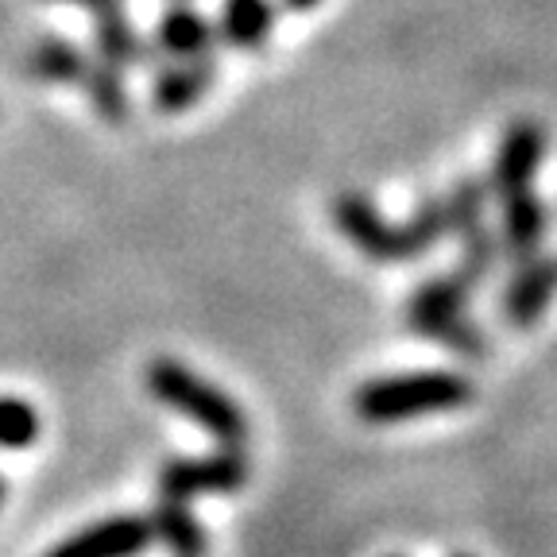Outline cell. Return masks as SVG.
Masks as SVG:
<instances>
[{"mask_svg":"<svg viewBox=\"0 0 557 557\" xmlns=\"http://www.w3.org/2000/svg\"><path fill=\"white\" fill-rule=\"evenodd\" d=\"M453 557H472V554H453Z\"/></svg>","mask_w":557,"mask_h":557,"instance_id":"23","label":"cell"},{"mask_svg":"<svg viewBox=\"0 0 557 557\" xmlns=\"http://www.w3.org/2000/svg\"><path fill=\"white\" fill-rule=\"evenodd\" d=\"M82 86H86V94H89V104H94L109 124H124L132 116V97H128V86H124V70L97 59V62H89Z\"/></svg>","mask_w":557,"mask_h":557,"instance_id":"16","label":"cell"},{"mask_svg":"<svg viewBox=\"0 0 557 557\" xmlns=\"http://www.w3.org/2000/svg\"><path fill=\"white\" fill-rule=\"evenodd\" d=\"M499 240H496V233L492 228H476V233H469V236H461V263H457V275L469 283L472 290L484 283L487 275H492V268L499 263Z\"/></svg>","mask_w":557,"mask_h":557,"instance_id":"18","label":"cell"},{"mask_svg":"<svg viewBox=\"0 0 557 557\" xmlns=\"http://www.w3.org/2000/svg\"><path fill=\"white\" fill-rule=\"evenodd\" d=\"M156 480L163 499H183V504L201 492H236L248 484V457L228 445L206 457H171Z\"/></svg>","mask_w":557,"mask_h":557,"instance_id":"5","label":"cell"},{"mask_svg":"<svg viewBox=\"0 0 557 557\" xmlns=\"http://www.w3.org/2000/svg\"><path fill=\"white\" fill-rule=\"evenodd\" d=\"M39 442V414L16 395H0V449H27Z\"/></svg>","mask_w":557,"mask_h":557,"instance_id":"19","label":"cell"},{"mask_svg":"<svg viewBox=\"0 0 557 557\" xmlns=\"http://www.w3.org/2000/svg\"><path fill=\"white\" fill-rule=\"evenodd\" d=\"M151 539H159L171 557H206L209 554V539L206 527L198 522V515L183 504V499H159L148 515Z\"/></svg>","mask_w":557,"mask_h":557,"instance_id":"12","label":"cell"},{"mask_svg":"<svg viewBox=\"0 0 557 557\" xmlns=\"http://www.w3.org/2000/svg\"><path fill=\"white\" fill-rule=\"evenodd\" d=\"M213 44H218V27L209 24V16H201L190 4H174L156 24V44L151 47L163 59L194 62V59H206L213 51Z\"/></svg>","mask_w":557,"mask_h":557,"instance_id":"10","label":"cell"},{"mask_svg":"<svg viewBox=\"0 0 557 557\" xmlns=\"http://www.w3.org/2000/svg\"><path fill=\"white\" fill-rule=\"evenodd\" d=\"M275 27L271 0H221V39L236 51H260Z\"/></svg>","mask_w":557,"mask_h":557,"instance_id":"13","label":"cell"},{"mask_svg":"<svg viewBox=\"0 0 557 557\" xmlns=\"http://www.w3.org/2000/svg\"><path fill=\"white\" fill-rule=\"evenodd\" d=\"M546 159V128L539 121H515L499 139V151L487 171V194H496L499 201L531 194L539 166Z\"/></svg>","mask_w":557,"mask_h":557,"instance_id":"6","label":"cell"},{"mask_svg":"<svg viewBox=\"0 0 557 557\" xmlns=\"http://www.w3.org/2000/svg\"><path fill=\"white\" fill-rule=\"evenodd\" d=\"M549 213L539 198L531 194H519V198L504 201V225H499V252L515 263H527L539 256L542 240H546Z\"/></svg>","mask_w":557,"mask_h":557,"instance_id":"11","label":"cell"},{"mask_svg":"<svg viewBox=\"0 0 557 557\" xmlns=\"http://www.w3.org/2000/svg\"><path fill=\"white\" fill-rule=\"evenodd\" d=\"M218 82V62L213 54L194 62H174V66L159 70L151 82V109L163 116H178L209 94V86Z\"/></svg>","mask_w":557,"mask_h":557,"instance_id":"9","label":"cell"},{"mask_svg":"<svg viewBox=\"0 0 557 557\" xmlns=\"http://www.w3.org/2000/svg\"><path fill=\"white\" fill-rule=\"evenodd\" d=\"M94 39H97L101 62H109V66H116V70L144 66V62L151 59V51L144 47L139 32L132 27V20L124 16V9L101 12V16H97V27H94Z\"/></svg>","mask_w":557,"mask_h":557,"instance_id":"14","label":"cell"},{"mask_svg":"<svg viewBox=\"0 0 557 557\" xmlns=\"http://www.w3.org/2000/svg\"><path fill=\"white\" fill-rule=\"evenodd\" d=\"M89 70V59L78 44L59 39V35H44L35 44L32 59H27V74H35L39 82H82Z\"/></svg>","mask_w":557,"mask_h":557,"instance_id":"15","label":"cell"},{"mask_svg":"<svg viewBox=\"0 0 557 557\" xmlns=\"http://www.w3.org/2000/svg\"><path fill=\"white\" fill-rule=\"evenodd\" d=\"M557 295V256H534V260L519 263L515 278L507 283L504 290V322L511 330H531L539 322L546 306L554 302Z\"/></svg>","mask_w":557,"mask_h":557,"instance_id":"8","label":"cell"},{"mask_svg":"<svg viewBox=\"0 0 557 557\" xmlns=\"http://www.w3.org/2000/svg\"><path fill=\"white\" fill-rule=\"evenodd\" d=\"M330 213H333L337 233L348 236L352 248H357L364 260H375V263L422 260L430 248H437V244L449 236V213H445V198H437V194H426V198L418 201L414 213H410L403 225L383 218L380 206L360 190L337 194Z\"/></svg>","mask_w":557,"mask_h":557,"instance_id":"1","label":"cell"},{"mask_svg":"<svg viewBox=\"0 0 557 557\" xmlns=\"http://www.w3.org/2000/svg\"><path fill=\"white\" fill-rule=\"evenodd\" d=\"M151 546V527L148 515H113L101 519L86 531L70 534L47 557H139Z\"/></svg>","mask_w":557,"mask_h":557,"instance_id":"7","label":"cell"},{"mask_svg":"<svg viewBox=\"0 0 557 557\" xmlns=\"http://www.w3.org/2000/svg\"><path fill=\"white\" fill-rule=\"evenodd\" d=\"M322 4V0H283V9L287 12H313Z\"/></svg>","mask_w":557,"mask_h":557,"instance_id":"21","label":"cell"},{"mask_svg":"<svg viewBox=\"0 0 557 557\" xmlns=\"http://www.w3.org/2000/svg\"><path fill=\"white\" fill-rule=\"evenodd\" d=\"M487 186L480 178H461L445 194V213H449V236H469L484 228Z\"/></svg>","mask_w":557,"mask_h":557,"instance_id":"17","label":"cell"},{"mask_svg":"<svg viewBox=\"0 0 557 557\" xmlns=\"http://www.w3.org/2000/svg\"><path fill=\"white\" fill-rule=\"evenodd\" d=\"M472 380L461 372H410V375H380L368 380L352 395V410L360 422H407L422 414H445L472 403Z\"/></svg>","mask_w":557,"mask_h":557,"instance_id":"3","label":"cell"},{"mask_svg":"<svg viewBox=\"0 0 557 557\" xmlns=\"http://www.w3.org/2000/svg\"><path fill=\"white\" fill-rule=\"evenodd\" d=\"M144 387H148L163 407H171L174 414L198 422L218 445L240 449V445L248 442V430L252 426H248V414L240 410V403H233V395H225L221 387L201 380L183 360L156 357L144 368Z\"/></svg>","mask_w":557,"mask_h":557,"instance_id":"2","label":"cell"},{"mask_svg":"<svg viewBox=\"0 0 557 557\" xmlns=\"http://www.w3.org/2000/svg\"><path fill=\"white\" fill-rule=\"evenodd\" d=\"M469 302H472V287L465 283L457 271H445V275L426 278L422 287H414V295L407 298V330L418 337L434 341V345L449 348L457 357H484L487 341L484 330L476 322H469Z\"/></svg>","mask_w":557,"mask_h":557,"instance_id":"4","label":"cell"},{"mask_svg":"<svg viewBox=\"0 0 557 557\" xmlns=\"http://www.w3.org/2000/svg\"><path fill=\"white\" fill-rule=\"evenodd\" d=\"M51 4H78V9H89V12H94V16H101V12L121 9V0H51Z\"/></svg>","mask_w":557,"mask_h":557,"instance_id":"20","label":"cell"},{"mask_svg":"<svg viewBox=\"0 0 557 557\" xmlns=\"http://www.w3.org/2000/svg\"><path fill=\"white\" fill-rule=\"evenodd\" d=\"M4 492H9V480L0 476V504H4Z\"/></svg>","mask_w":557,"mask_h":557,"instance_id":"22","label":"cell"}]
</instances>
